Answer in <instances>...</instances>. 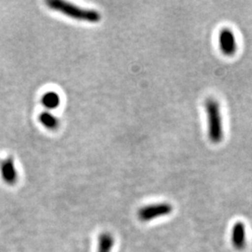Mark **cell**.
Masks as SVG:
<instances>
[{"instance_id":"obj_7","label":"cell","mask_w":252,"mask_h":252,"mask_svg":"<svg viewBox=\"0 0 252 252\" xmlns=\"http://www.w3.org/2000/svg\"><path fill=\"white\" fill-rule=\"evenodd\" d=\"M115 243L114 237L109 233H103L98 238L97 252H111Z\"/></svg>"},{"instance_id":"obj_1","label":"cell","mask_w":252,"mask_h":252,"mask_svg":"<svg viewBox=\"0 0 252 252\" xmlns=\"http://www.w3.org/2000/svg\"><path fill=\"white\" fill-rule=\"evenodd\" d=\"M46 3L50 9L78 21L97 23L101 20V14L94 9H83L62 0H49Z\"/></svg>"},{"instance_id":"obj_5","label":"cell","mask_w":252,"mask_h":252,"mask_svg":"<svg viewBox=\"0 0 252 252\" xmlns=\"http://www.w3.org/2000/svg\"><path fill=\"white\" fill-rule=\"evenodd\" d=\"M1 177L8 185H14L17 181V171L11 157L6 158L0 164Z\"/></svg>"},{"instance_id":"obj_8","label":"cell","mask_w":252,"mask_h":252,"mask_svg":"<svg viewBox=\"0 0 252 252\" xmlns=\"http://www.w3.org/2000/svg\"><path fill=\"white\" fill-rule=\"evenodd\" d=\"M41 102L45 108L54 109L58 108V106L60 105V97L54 92H48L42 96Z\"/></svg>"},{"instance_id":"obj_9","label":"cell","mask_w":252,"mask_h":252,"mask_svg":"<svg viewBox=\"0 0 252 252\" xmlns=\"http://www.w3.org/2000/svg\"><path fill=\"white\" fill-rule=\"evenodd\" d=\"M39 122L42 126L50 130H55L59 126L58 119L49 112H42L39 115Z\"/></svg>"},{"instance_id":"obj_3","label":"cell","mask_w":252,"mask_h":252,"mask_svg":"<svg viewBox=\"0 0 252 252\" xmlns=\"http://www.w3.org/2000/svg\"><path fill=\"white\" fill-rule=\"evenodd\" d=\"M173 211V207L168 203L153 204L141 207L138 210L137 216L141 221H151L161 217L167 216Z\"/></svg>"},{"instance_id":"obj_6","label":"cell","mask_w":252,"mask_h":252,"mask_svg":"<svg viewBox=\"0 0 252 252\" xmlns=\"http://www.w3.org/2000/svg\"><path fill=\"white\" fill-rule=\"evenodd\" d=\"M232 243L234 249L237 251H242L246 248L247 244V234L246 228L243 222L237 221L235 222L232 230Z\"/></svg>"},{"instance_id":"obj_4","label":"cell","mask_w":252,"mask_h":252,"mask_svg":"<svg viewBox=\"0 0 252 252\" xmlns=\"http://www.w3.org/2000/svg\"><path fill=\"white\" fill-rule=\"evenodd\" d=\"M219 43L222 54L232 56L235 54L237 46L234 33L230 28H223L219 35Z\"/></svg>"},{"instance_id":"obj_2","label":"cell","mask_w":252,"mask_h":252,"mask_svg":"<svg viewBox=\"0 0 252 252\" xmlns=\"http://www.w3.org/2000/svg\"><path fill=\"white\" fill-rule=\"evenodd\" d=\"M207 123H208V137L214 144H218L222 140L223 130L220 105L213 98H208L206 102Z\"/></svg>"}]
</instances>
